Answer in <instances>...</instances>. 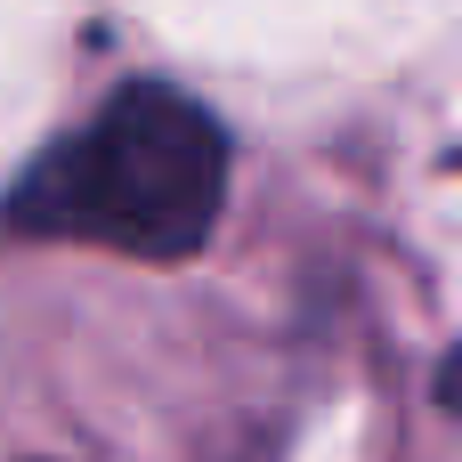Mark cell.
Wrapping results in <instances>:
<instances>
[{
  "label": "cell",
  "instance_id": "obj_1",
  "mask_svg": "<svg viewBox=\"0 0 462 462\" xmlns=\"http://www.w3.org/2000/svg\"><path fill=\"white\" fill-rule=\"evenodd\" d=\"M219 203H227V130L162 81H122L89 114V130L57 138L0 195V227L73 236L138 260H195L219 227Z\"/></svg>",
  "mask_w": 462,
  "mask_h": 462
}]
</instances>
